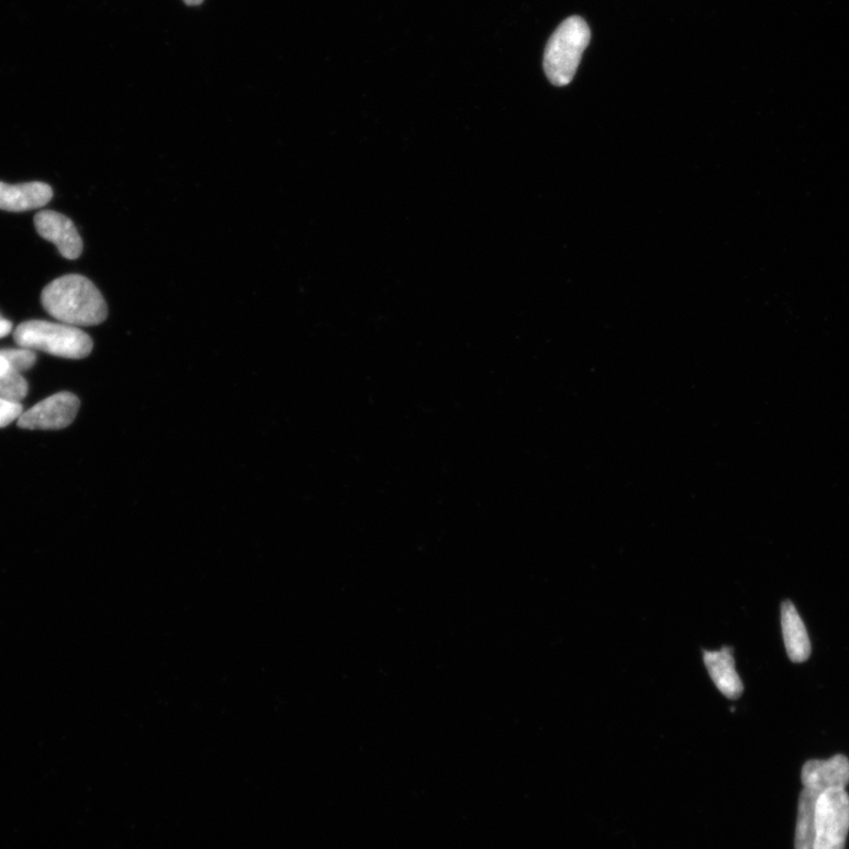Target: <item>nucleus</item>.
<instances>
[{
  "instance_id": "f257e3e1",
  "label": "nucleus",
  "mask_w": 849,
  "mask_h": 849,
  "mask_svg": "<svg viewBox=\"0 0 849 849\" xmlns=\"http://www.w3.org/2000/svg\"><path fill=\"white\" fill-rule=\"evenodd\" d=\"M41 301L48 315L75 328H90L108 318L102 293L84 275L58 277L43 289Z\"/></svg>"
},
{
  "instance_id": "f03ea898",
  "label": "nucleus",
  "mask_w": 849,
  "mask_h": 849,
  "mask_svg": "<svg viewBox=\"0 0 849 849\" xmlns=\"http://www.w3.org/2000/svg\"><path fill=\"white\" fill-rule=\"evenodd\" d=\"M13 339L21 349L64 359H85L93 348L91 338L75 326L43 320L21 323L13 332Z\"/></svg>"
},
{
  "instance_id": "7ed1b4c3",
  "label": "nucleus",
  "mask_w": 849,
  "mask_h": 849,
  "mask_svg": "<svg viewBox=\"0 0 849 849\" xmlns=\"http://www.w3.org/2000/svg\"><path fill=\"white\" fill-rule=\"evenodd\" d=\"M591 40V27L580 15L569 18L553 32L544 54V71L553 86L564 87L574 79Z\"/></svg>"
},
{
  "instance_id": "20e7f679",
  "label": "nucleus",
  "mask_w": 849,
  "mask_h": 849,
  "mask_svg": "<svg viewBox=\"0 0 849 849\" xmlns=\"http://www.w3.org/2000/svg\"><path fill=\"white\" fill-rule=\"evenodd\" d=\"M849 831V795L830 790L816 802L813 849H846Z\"/></svg>"
},
{
  "instance_id": "39448f33",
  "label": "nucleus",
  "mask_w": 849,
  "mask_h": 849,
  "mask_svg": "<svg viewBox=\"0 0 849 849\" xmlns=\"http://www.w3.org/2000/svg\"><path fill=\"white\" fill-rule=\"evenodd\" d=\"M79 399L70 392H60L23 412L19 427L25 430H62L74 422L79 410Z\"/></svg>"
},
{
  "instance_id": "423d86ee",
  "label": "nucleus",
  "mask_w": 849,
  "mask_h": 849,
  "mask_svg": "<svg viewBox=\"0 0 849 849\" xmlns=\"http://www.w3.org/2000/svg\"><path fill=\"white\" fill-rule=\"evenodd\" d=\"M35 227L44 240L55 244L63 257L76 260L84 253V240L75 223L60 212L41 210L35 217Z\"/></svg>"
},
{
  "instance_id": "0eeeda50",
  "label": "nucleus",
  "mask_w": 849,
  "mask_h": 849,
  "mask_svg": "<svg viewBox=\"0 0 849 849\" xmlns=\"http://www.w3.org/2000/svg\"><path fill=\"white\" fill-rule=\"evenodd\" d=\"M804 789L822 795L830 790H845L849 783V760L836 756L829 760L807 761L802 774Z\"/></svg>"
},
{
  "instance_id": "6e6552de",
  "label": "nucleus",
  "mask_w": 849,
  "mask_h": 849,
  "mask_svg": "<svg viewBox=\"0 0 849 849\" xmlns=\"http://www.w3.org/2000/svg\"><path fill=\"white\" fill-rule=\"evenodd\" d=\"M53 188L43 183L8 185L0 183V210L23 212L45 207L52 201Z\"/></svg>"
},
{
  "instance_id": "1a4fd4ad",
  "label": "nucleus",
  "mask_w": 849,
  "mask_h": 849,
  "mask_svg": "<svg viewBox=\"0 0 849 849\" xmlns=\"http://www.w3.org/2000/svg\"><path fill=\"white\" fill-rule=\"evenodd\" d=\"M704 661L718 691L731 699L742 695L743 684L735 668L732 649L725 647L716 651H705Z\"/></svg>"
},
{
  "instance_id": "9d476101",
  "label": "nucleus",
  "mask_w": 849,
  "mask_h": 849,
  "mask_svg": "<svg viewBox=\"0 0 849 849\" xmlns=\"http://www.w3.org/2000/svg\"><path fill=\"white\" fill-rule=\"evenodd\" d=\"M781 626L783 640L792 662L803 663L811 657V641L804 620L800 617L794 604L783 602L781 606Z\"/></svg>"
},
{
  "instance_id": "9b49d317",
  "label": "nucleus",
  "mask_w": 849,
  "mask_h": 849,
  "mask_svg": "<svg viewBox=\"0 0 849 849\" xmlns=\"http://www.w3.org/2000/svg\"><path fill=\"white\" fill-rule=\"evenodd\" d=\"M819 796L805 789L800 794L794 840L795 849H813L814 847L815 809Z\"/></svg>"
},
{
  "instance_id": "f8f14e48",
  "label": "nucleus",
  "mask_w": 849,
  "mask_h": 849,
  "mask_svg": "<svg viewBox=\"0 0 849 849\" xmlns=\"http://www.w3.org/2000/svg\"><path fill=\"white\" fill-rule=\"evenodd\" d=\"M23 412L21 403L0 398V429L7 428L12 421L20 419Z\"/></svg>"
},
{
  "instance_id": "ddd939ff",
  "label": "nucleus",
  "mask_w": 849,
  "mask_h": 849,
  "mask_svg": "<svg viewBox=\"0 0 849 849\" xmlns=\"http://www.w3.org/2000/svg\"><path fill=\"white\" fill-rule=\"evenodd\" d=\"M12 331V323L0 315V339L8 337Z\"/></svg>"
},
{
  "instance_id": "4468645a",
  "label": "nucleus",
  "mask_w": 849,
  "mask_h": 849,
  "mask_svg": "<svg viewBox=\"0 0 849 849\" xmlns=\"http://www.w3.org/2000/svg\"><path fill=\"white\" fill-rule=\"evenodd\" d=\"M185 3L190 7H196L202 4L203 0H185Z\"/></svg>"
}]
</instances>
